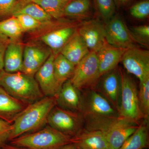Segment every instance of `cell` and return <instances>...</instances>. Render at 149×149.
<instances>
[{
	"instance_id": "e575fe53",
	"label": "cell",
	"mask_w": 149,
	"mask_h": 149,
	"mask_svg": "<svg viewBox=\"0 0 149 149\" xmlns=\"http://www.w3.org/2000/svg\"><path fill=\"white\" fill-rule=\"evenodd\" d=\"M11 40L0 33V71L3 70V60L6 49Z\"/></svg>"
},
{
	"instance_id": "4316f807",
	"label": "cell",
	"mask_w": 149,
	"mask_h": 149,
	"mask_svg": "<svg viewBox=\"0 0 149 149\" xmlns=\"http://www.w3.org/2000/svg\"><path fill=\"white\" fill-rule=\"evenodd\" d=\"M29 2L40 6L52 18L58 19L64 16L63 10L67 3L62 0H29L26 2L20 3Z\"/></svg>"
},
{
	"instance_id": "4dcf8cb0",
	"label": "cell",
	"mask_w": 149,
	"mask_h": 149,
	"mask_svg": "<svg viewBox=\"0 0 149 149\" xmlns=\"http://www.w3.org/2000/svg\"><path fill=\"white\" fill-rule=\"evenodd\" d=\"M13 16L16 17L18 19L24 32L34 31L47 23L38 21L26 15L17 14Z\"/></svg>"
},
{
	"instance_id": "d6a6232c",
	"label": "cell",
	"mask_w": 149,
	"mask_h": 149,
	"mask_svg": "<svg viewBox=\"0 0 149 149\" xmlns=\"http://www.w3.org/2000/svg\"><path fill=\"white\" fill-rule=\"evenodd\" d=\"M12 129V123L0 119V147L10 140Z\"/></svg>"
},
{
	"instance_id": "d6986e66",
	"label": "cell",
	"mask_w": 149,
	"mask_h": 149,
	"mask_svg": "<svg viewBox=\"0 0 149 149\" xmlns=\"http://www.w3.org/2000/svg\"><path fill=\"white\" fill-rule=\"evenodd\" d=\"M27 106L0 87V119L12 123L17 115Z\"/></svg>"
},
{
	"instance_id": "277c9868",
	"label": "cell",
	"mask_w": 149,
	"mask_h": 149,
	"mask_svg": "<svg viewBox=\"0 0 149 149\" xmlns=\"http://www.w3.org/2000/svg\"><path fill=\"white\" fill-rule=\"evenodd\" d=\"M40 129L13 139L12 145L27 149H60L74 142V137L67 136L49 125Z\"/></svg>"
},
{
	"instance_id": "603a6c76",
	"label": "cell",
	"mask_w": 149,
	"mask_h": 149,
	"mask_svg": "<svg viewBox=\"0 0 149 149\" xmlns=\"http://www.w3.org/2000/svg\"><path fill=\"white\" fill-rule=\"evenodd\" d=\"M53 66L56 80L61 88L63 85L72 77L75 65L59 53L55 57Z\"/></svg>"
},
{
	"instance_id": "44dd1931",
	"label": "cell",
	"mask_w": 149,
	"mask_h": 149,
	"mask_svg": "<svg viewBox=\"0 0 149 149\" xmlns=\"http://www.w3.org/2000/svg\"><path fill=\"white\" fill-rule=\"evenodd\" d=\"M90 51L77 32L61 51L60 53L76 65Z\"/></svg>"
},
{
	"instance_id": "ba28073f",
	"label": "cell",
	"mask_w": 149,
	"mask_h": 149,
	"mask_svg": "<svg viewBox=\"0 0 149 149\" xmlns=\"http://www.w3.org/2000/svg\"><path fill=\"white\" fill-rule=\"evenodd\" d=\"M48 125L71 137H75L84 127L83 116L56 105L48 117Z\"/></svg>"
},
{
	"instance_id": "3957f363",
	"label": "cell",
	"mask_w": 149,
	"mask_h": 149,
	"mask_svg": "<svg viewBox=\"0 0 149 149\" xmlns=\"http://www.w3.org/2000/svg\"><path fill=\"white\" fill-rule=\"evenodd\" d=\"M0 87L11 96L28 105L45 97L33 75L24 72L0 71Z\"/></svg>"
},
{
	"instance_id": "83f0119b",
	"label": "cell",
	"mask_w": 149,
	"mask_h": 149,
	"mask_svg": "<svg viewBox=\"0 0 149 149\" xmlns=\"http://www.w3.org/2000/svg\"><path fill=\"white\" fill-rule=\"evenodd\" d=\"M138 96L144 119L149 120V76L140 82Z\"/></svg>"
},
{
	"instance_id": "f546056e",
	"label": "cell",
	"mask_w": 149,
	"mask_h": 149,
	"mask_svg": "<svg viewBox=\"0 0 149 149\" xmlns=\"http://www.w3.org/2000/svg\"><path fill=\"white\" fill-rule=\"evenodd\" d=\"M131 34L136 43L148 48L149 44V26L142 25L134 26L130 29Z\"/></svg>"
},
{
	"instance_id": "f35d334b",
	"label": "cell",
	"mask_w": 149,
	"mask_h": 149,
	"mask_svg": "<svg viewBox=\"0 0 149 149\" xmlns=\"http://www.w3.org/2000/svg\"><path fill=\"white\" fill-rule=\"evenodd\" d=\"M62 1H64L65 3H68L70 1H72V0H62Z\"/></svg>"
},
{
	"instance_id": "6da1fadb",
	"label": "cell",
	"mask_w": 149,
	"mask_h": 149,
	"mask_svg": "<svg viewBox=\"0 0 149 149\" xmlns=\"http://www.w3.org/2000/svg\"><path fill=\"white\" fill-rule=\"evenodd\" d=\"M56 105L55 97H45L27 105L12 123V129L10 140L43 128L47 124L49 115Z\"/></svg>"
},
{
	"instance_id": "60d3db41",
	"label": "cell",
	"mask_w": 149,
	"mask_h": 149,
	"mask_svg": "<svg viewBox=\"0 0 149 149\" xmlns=\"http://www.w3.org/2000/svg\"><path fill=\"white\" fill-rule=\"evenodd\" d=\"M148 149L147 148V149Z\"/></svg>"
},
{
	"instance_id": "7a4b0ae2",
	"label": "cell",
	"mask_w": 149,
	"mask_h": 149,
	"mask_svg": "<svg viewBox=\"0 0 149 149\" xmlns=\"http://www.w3.org/2000/svg\"><path fill=\"white\" fill-rule=\"evenodd\" d=\"M84 128L102 133L109 149H118L140 123L120 117L84 118Z\"/></svg>"
},
{
	"instance_id": "1f68e13d",
	"label": "cell",
	"mask_w": 149,
	"mask_h": 149,
	"mask_svg": "<svg viewBox=\"0 0 149 149\" xmlns=\"http://www.w3.org/2000/svg\"><path fill=\"white\" fill-rule=\"evenodd\" d=\"M131 16L137 19H144L149 15V1L144 0L136 3L130 8Z\"/></svg>"
},
{
	"instance_id": "ab89813d",
	"label": "cell",
	"mask_w": 149,
	"mask_h": 149,
	"mask_svg": "<svg viewBox=\"0 0 149 149\" xmlns=\"http://www.w3.org/2000/svg\"><path fill=\"white\" fill-rule=\"evenodd\" d=\"M29 1V0H22L21 3H25L27 2V1Z\"/></svg>"
},
{
	"instance_id": "5bb4252c",
	"label": "cell",
	"mask_w": 149,
	"mask_h": 149,
	"mask_svg": "<svg viewBox=\"0 0 149 149\" xmlns=\"http://www.w3.org/2000/svg\"><path fill=\"white\" fill-rule=\"evenodd\" d=\"M55 56L52 52L50 56L35 74V79L45 97H55L61 88L54 72L53 63Z\"/></svg>"
},
{
	"instance_id": "52a82bcc",
	"label": "cell",
	"mask_w": 149,
	"mask_h": 149,
	"mask_svg": "<svg viewBox=\"0 0 149 149\" xmlns=\"http://www.w3.org/2000/svg\"><path fill=\"white\" fill-rule=\"evenodd\" d=\"M81 92L83 117H117L118 113L111 104L102 94L93 88Z\"/></svg>"
},
{
	"instance_id": "d590c367",
	"label": "cell",
	"mask_w": 149,
	"mask_h": 149,
	"mask_svg": "<svg viewBox=\"0 0 149 149\" xmlns=\"http://www.w3.org/2000/svg\"><path fill=\"white\" fill-rule=\"evenodd\" d=\"M116 6L121 7L124 6L130 2L132 0H113Z\"/></svg>"
},
{
	"instance_id": "484cf974",
	"label": "cell",
	"mask_w": 149,
	"mask_h": 149,
	"mask_svg": "<svg viewBox=\"0 0 149 149\" xmlns=\"http://www.w3.org/2000/svg\"><path fill=\"white\" fill-rule=\"evenodd\" d=\"M24 31L18 19L14 16L0 21V33L11 41H19Z\"/></svg>"
},
{
	"instance_id": "8d00e7d4",
	"label": "cell",
	"mask_w": 149,
	"mask_h": 149,
	"mask_svg": "<svg viewBox=\"0 0 149 149\" xmlns=\"http://www.w3.org/2000/svg\"><path fill=\"white\" fill-rule=\"evenodd\" d=\"M76 144L74 143H71L65 145L60 149H77Z\"/></svg>"
},
{
	"instance_id": "8992f818",
	"label": "cell",
	"mask_w": 149,
	"mask_h": 149,
	"mask_svg": "<svg viewBox=\"0 0 149 149\" xmlns=\"http://www.w3.org/2000/svg\"><path fill=\"white\" fill-rule=\"evenodd\" d=\"M100 76L97 54L90 52L75 65L70 80L72 85L80 91L93 88Z\"/></svg>"
},
{
	"instance_id": "e0dca14e",
	"label": "cell",
	"mask_w": 149,
	"mask_h": 149,
	"mask_svg": "<svg viewBox=\"0 0 149 149\" xmlns=\"http://www.w3.org/2000/svg\"><path fill=\"white\" fill-rule=\"evenodd\" d=\"M77 32V29L74 26L59 27L42 35L40 40L56 55Z\"/></svg>"
},
{
	"instance_id": "9a60e30c",
	"label": "cell",
	"mask_w": 149,
	"mask_h": 149,
	"mask_svg": "<svg viewBox=\"0 0 149 149\" xmlns=\"http://www.w3.org/2000/svg\"><path fill=\"white\" fill-rule=\"evenodd\" d=\"M80 91L72 85L70 80H67L55 96L56 105L65 109L80 113L82 104Z\"/></svg>"
},
{
	"instance_id": "836d02e7",
	"label": "cell",
	"mask_w": 149,
	"mask_h": 149,
	"mask_svg": "<svg viewBox=\"0 0 149 149\" xmlns=\"http://www.w3.org/2000/svg\"><path fill=\"white\" fill-rule=\"evenodd\" d=\"M17 3V0H0V16L12 15Z\"/></svg>"
},
{
	"instance_id": "9c48e42d",
	"label": "cell",
	"mask_w": 149,
	"mask_h": 149,
	"mask_svg": "<svg viewBox=\"0 0 149 149\" xmlns=\"http://www.w3.org/2000/svg\"><path fill=\"white\" fill-rule=\"evenodd\" d=\"M104 25L106 40L109 45L128 49L136 47V42L125 22L120 16H113Z\"/></svg>"
},
{
	"instance_id": "74e56055",
	"label": "cell",
	"mask_w": 149,
	"mask_h": 149,
	"mask_svg": "<svg viewBox=\"0 0 149 149\" xmlns=\"http://www.w3.org/2000/svg\"><path fill=\"white\" fill-rule=\"evenodd\" d=\"M0 149H27L25 148H22V147H19L16 146H7L2 147Z\"/></svg>"
},
{
	"instance_id": "f1b7e54d",
	"label": "cell",
	"mask_w": 149,
	"mask_h": 149,
	"mask_svg": "<svg viewBox=\"0 0 149 149\" xmlns=\"http://www.w3.org/2000/svg\"><path fill=\"white\" fill-rule=\"evenodd\" d=\"M97 10L102 18L107 22L113 17L116 5L113 0H94Z\"/></svg>"
},
{
	"instance_id": "30bf717a",
	"label": "cell",
	"mask_w": 149,
	"mask_h": 149,
	"mask_svg": "<svg viewBox=\"0 0 149 149\" xmlns=\"http://www.w3.org/2000/svg\"><path fill=\"white\" fill-rule=\"evenodd\" d=\"M121 62L127 73L132 74L140 82L149 76V52L133 47L127 49Z\"/></svg>"
},
{
	"instance_id": "4fadbf2b",
	"label": "cell",
	"mask_w": 149,
	"mask_h": 149,
	"mask_svg": "<svg viewBox=\"0 0 149 149\" xmlns=\"http://www.w3.org/2000/svg\"><path fill=\"white\" fill-rule=\"evenodd\" d=\"M49 48L37 44H29L24 48L23 67L22 72L29 75L36 74L50 56Z\"/></svg>"
},
{
	"instance_id": "8fae6325",
	"label": "cell",
	"mask_w": 149,
	"mask_h": 149,
	"mask_svg": "<svg viewBox=\"0 0 149 149\" xmlns=\"http://www.w3.org/2000/svg\"><path fill=\"white\" fill-rule=\"evenodd\" d=\"M102 94L111 104L118 113L121 91L120 68H116L100 77L93 88Z\"/></svg>"
},
{
	"instance_id": "b9f144b4",
	"label": "cell",
	"mask_w": 149,
	"mask_h": 149,
	"mask_svg": "<svg viewBox=\"0 0 149 149\" xmlns=\"http://www.w3.org/2000/svg\"><path fill=\"white\" fill-rule=\"evenodd\" d=\"M77 149H78V148H77Z\"/></svg>"
},
{
	"instance_id": "7c38bea8",
	"label": "cell",
	"mask_w": 149,
	"mask_h": 149,
	"mask_svg": "<svg viewBox=\"0 0 149 149\" xmlns=\"http://www.w3.org/2000/svg\"><path fill=\"white\" fill-rule=\"evenodd\" d=\"M77 32L90 52H97L107 42L104 25L98 20L86 22Z\"/></svg>"
},
{
	"instance_id": "7402d4cb",
	"label": "cell",
	"mask_w": 149,
	"mask_h": 149,
	"mask_svg": "<svg viewBox=\"0 0 149 149\" xmlns=\"http://www.w3.org/2000/svg\"><path fill=\"white\" fill-rule=\"evenodd\" d=\"M149 145V120L143 119L118 149H145Z\"/></svg>"
},
{
	"instance_id": "d4e9b609",
	"label": "cell",
	"mask_w": 149,
	"mask_h": 149,
	"mask_svg": "<svg viewBox=\"0 0 149 149\" xmlns=\"http://www.w3.org/2000/svg\"><path fill=\"white\" fill-rule=\"evenodd\" d=\"M91 0H72L66 4L63 16L77 18H85L91 14Z\"/></svg>"
},
{
	"instance_id": "2e32d148",
	"label": "cell",
	"mask_w": 149,
	"mask_h": 149,
	"mask_svg": "<svg viewBox=\"0 0 149 149\" xmlns=\"http://www.w3.org/2000/svg\"><path fill=\"white\" fill-rule=\"evenodd\" d=\"M126 49L114 47L106 42L96 52L100 77L118 67Z\"/></svg>"
},
{
	"instance_id": "cb8c5ba5",
	"label": "cell",
	"mask_w": 149,
	"mask_h": 149,
	"mask_svg": "<svg viewBox=\"0 0 149 149\" xmlns=\"http://www.w3.org/2000/svg\"><path fill=\"white\" fill-rule=\"evenodd\" d=\"M17 14L26 15L38 21L45 23L51 22L52 19V17L40 6L32 2L24 3H17L12 15Z\"/></svg>"
},
{
	"instance_id": "5b68a950",
	"label": "cell",
	"mask_w": 149,
	"mask_h": 149,
	"mask_svg": "<svg viewBox=\"0 0 149 149\" xmlns=\"http://www.w3.org/2000/svg\"><path fill=\"white\" fill-rule=\"evenodd\" d=\"M121 91L118 116L140 123L144 119L139 105V90L134 80L121 70Z\"/></svg>"
},
{
	"instance_id": "ffe728a7",
	"label": "cell",
	"mask_w": 149,
	"mask_h": 149,
	"mask_svg": "<svg viewBox=\"0 0 149 149\" xmlns=\"http://www.w3.org/2000/svg\"><path fill=\"white\" fill-rule=\"evenodd\" d=\"M24 47L19 41H11L6 49L3 70L8 72H22L23 67Z\"/></svg>"
},
{
	"instance_id": "ac0fdd59",
	"label": "cell",
	"mask_w": 149,
	"mask_h": 149,
	"mask_svg": "<svg viewBox=\"0 0 149 149\" xmlns=\"http://www.w3.org/2000/svg\"><path fill=\"white\" fill-rule=\"evenodd\" d=\"M74 143L79 149H109L102 132L84 127L74 137Z\"/></svg>"
}]
</instances>
